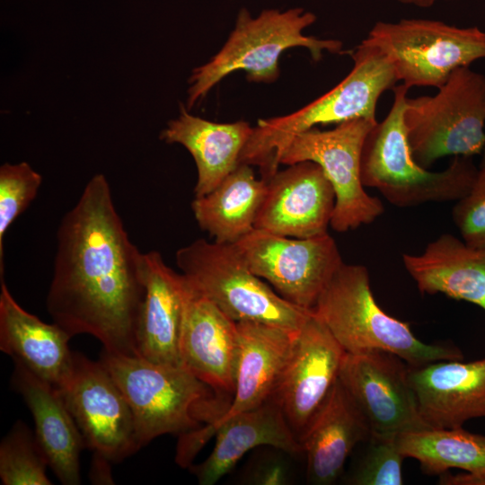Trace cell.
<instances>
[{"mask_svg":"<svg viewBox=\"0 0 485 485\" xmlns=\"http://www.w3.org/2000/svg\"><path fill=\"white\" fill-rule=\"evenodd\" d=\"M345 350L313 313L297 331L272 399L298 439L339 379Z\"/></svg>","mask_w":485,"mask_h":485,"instance_id":"obj_15","label":"cell"},{"mask_svg":"<svg viewBox=\"0 0 485 485\" xmlns=\"http://www.w3.org/2000/svg\"><path fill=\"white\" fill-rule=\"evenodd\" d=\"M339 379L371 431L401 434L430 428L422 419L409 379V366L384 351L346 353Z\"/></svg>","mask_w":485,"mask_h":485,"instance_id":"obj_14","label":"cell"},{"mask_svg":"<svg viewBox=\"0 0 485 485\" xmlns=\"http://www.w3.org/2000/svg\"><path fill=\"white\" fill-rule=\"evenodd\" d=\"M405 269L422 294H443L485 311V248L443 234L419 254L402 255Z\"/></svg>","mask_w":485,"mask_h":485,"instance_id":"obj_23","label":"cell"},{"mask_svg":"<svg viewBox=\"0 0 485 485\" xmlns=\"http://www.w3.org/2000/svg\"><path fill=\"white\" fill-rule=\"evenodd\" d=\"M143 254L129 239L106 177L95 174L57 228L46 298L53 322L72 337L92 335L107 351L136 355Z\"/></svg>","mask_w":485,"mask_h":485,"instance_id":"obj_1","label":"cell"},{"mask_svg":"<svg viewBox=\"0 0 485 485\" xmlns=\"http://www.w3.org/2000/svg\"><path fill=\"white\" fill-rule=\"evenodd\" d=\"M409 89L403 84L392 88L389 113L365 138L362 182L365 187L378 190L398 207L457 201L472 189L479 168L470 156H454L441 172H430L414 160L403 119Z\"/></svg>","mask_w":485,"mask_h":485,"instance_id":"obj_4","label":"cell"},{"mask_svg":"<svg viewBox=\"0 0 485 485\" xmlns=\"http://www.w3.org/2000/svg\"><path fill=\"white\" fill-rule=\"evenodd\" d=\"M236 329L239 349L232 401L212 424L179 436L177 453L186 462L193 461L221 423L271 399L298 331L250 321L236 322Z\"/></svg>","mask_w":485,"mask_h":485,"instance_id":"obj_13","label":"cell"},{"mask_svg":"<svg viewBox=\"0 0 485 485\" xmlns=\"http://www.w3.org/2000/svg\"><path fill=\"white\" fill-rule=\"evenodd\" d=\"M354 66L334 88L302 109L282 117L260 119L240 155L239 163L260 166L272 175L276 155L296 134L317 126L367 119L376 120L378 99L399 81L389 57L365 41L351 52Z\"/></svg>","mask_w":485,"mask_h":485,"instance_id":"obj_5","label":"cell"},{"mask_svg":"<svg viewBox=\"0 0 485 485\" xmlns=\"http://www.w3.org/2000/svg\"><path fill=\"white\" fill-rule=\"evenodd\" d=\"M112 463L104 457L93 454L91 464L89 476L93 483L97 484H111L113 479L111 477L110 464Z\"/></svg>","mask_w":485,"mask_h":485,"instance_id":"obj_32","label":"cell"},{"mask_svg":"<svg viewBox=\"0 0 485 485\" xmlns=\"http://www.w3.org/2000/svg\"><path fill=\"white\" fill-rule=\"evenodd\" d=\"M365 41L380 48L409 88H440L457 68L485 58V31L427 19L378 22Z\"/></svg>","mask_w":485,"mask_h":485,"instance_id":"obj_10","label":"cell"},{"mask_svg":"<svg viewBox=\"0 0 485 485\" xmlns=\"http://www.w3.org/2000/svg\"><path fill=\"white\" fill-rule=\"evenodd\" d=\"M377 120L356 119L330 130L313 128L294 136L276 155L272 174L279 164L312 161L322 169L335 193L331 221L342 233L373 223L384 211L383 202L366 192L361 179L365 138Z\"/></svg>","mask_w":485,"mask_h":485,"instance_id":"obj_9","label":"cell"},{"mask_svg":"<svg viewBox=\"0 0 485 485\" xmlns=\"http://www.w3.org/2000/svg\"><path fill=\"white\" fill-rule=\"evenodd\" d=\"M312 312L348 354L389 352L410 367L463 358L458 348L422 342L408 322L385 313L375 299L367 269L360 264L343 262Z\"/></svg>","mask_w":485,"mask_h":485,"instance_id":"obj_3","label":"cell"},{"mask_svg":"<svg viewBox=\"0 0 485 485\" xmlns=\"http://www.w3.org/2000/svg\"><path fill=\"white\" fill-rule=\"evenodd\" d=\"M265 180L267 191L255 228L293 238L328 233L335 193L319 164L299 162Z\"/></svg>","mask_w":485,"mask_h":485,"instance_id":"obj_16","label":"cell"},{"mask_svg":"<svg viewBox=\"0 0 485 485\" xmlns=\"http://www.w3.org/2000/svg\"><path fill=\"white\" fill-rule=\"evenodd\" d=\"M346 481L351 485H401L406 458L398 445V435L372 432Z\"/></svg>","mask_w":485,"mask_h":485,"instance_id":"obj_29","label":"cell"},{"mask_svg":"<svg viewBox=\"0 0 485 485\" xmlns=\"http://www.w3.org/2000/svg\"><path fill=\"white\" fill-rule=\"evenodd\" d=\"M452 218L466 244L485 248V167H479L472 189L454 204Z\"/></svg>","mask_w":485,"mask_h":485,"instance_id":"obj_31","label":"cell"},{"mask_svg":"<svg viewBox=\"0 0 485 485\" xmlns=\"http://www.w3.org/2000/svg\"><path fill=\"white\" fill-rule=\"evenodd\" d=\"M42 176L28 163H5L0 167V275L4 272V239L15 219L36 198Z\"/></svg>","mask_w":485,"mask_h":485,"instance_id":"obj_30","label":"cell"},{"mask_svg":"<svg viewBox=\"0 0 485 485\" xmlns=\"http://www.w3.org/2000/svg\"><path fill=\"white\" fill-rule=\"evenodd\" d=\"M72 336L56 322L47 323L23 309L1 278L0 349L60 390L70 379Z\"/></svg>","mask_w":485,"mask_h":485,"instance_id":"obj_20","label":"cell"},{"mask_svg":"<svg viewBox=\"0 0 485 485\" xmlns=\"http://www.w3.org/2000/svg\"><path fill=\"white\" fill-rule=\"evenodd\" d=\"M409 366L420 415L430 428H455L485 418V357Z\"/></svg>","mask_w":485,"mask_h":485,"instance_id":"obj_19","label":"cell"},{"mask_svg":"<svg viewBox=\"0 0 485 485\" xmlns=\"http://www.w3.org/2000/svg\"><path fill=\"white\" fill-rule=\"evenodd\" d=\"M482 157L479 167H485V148L481 154Z\"/></svg>","mask_w":485,"mask_h":485,"instance_id":"obj_34","label":"cell"},{"mask_svg":"<svg viewBox=\"0 0 485 485\" xmlns=\"http://www.w3.org/2000/svg\"><path fill=\"white\" fill-rule=\"evenodd\" d=\"M146 294L135 338L136 355L153 363L182 366L180 340L189 283L156 251L143 254Z\"/></svg>","mask_w":485,"mask_h":485,"instance_id":"obj_18","label":"cell"},{"mask_svg":"<svg viewBox=\"0 0 485 485\" xmlns=\"http://www.w3.org/2000/svg\"><path fill=\"white\" fill-rule=\"evenodd\" d=\"M238 349L236 322L189 283L180 340L182 366L231 402Z\"/></svg>","mask_w":485,"mask_h":485,"instance_id":"obj_17","label":"cell"},{"mask_svg":"<svg viewBox=\"0 0 485 485\" xmlns=\"http://www.w3.org/2000/svg\"><path fill=\"white\" fill-rule=\"evenodd\" d=\"M232 244L256 276L287 302L309 311L343 263L328 233L293 238L254 228Z\"/></svg>","mask_w":485,"mask_h":485,"instance_id":"obj_11","label":"cell"},{"mask_svg":"<svg viewBox=\"0 0 485 485\" xmlns=\"http://www.w3.org/2000/svg\"><path fill=\"white\" fill-rule=\"evenodd\" d=\"M11 385L24 400L35 425V436L48 467L64 485H78L80 454L84 446L81 432L59 391L13 360Z\"/></svg>","mask_w":485,"mask_h":485,"instance_id":"obj_21","label":"cell"},{"mask_svg":"<svg viewBox=\"0 0 485 485\" xmlns=\"http://www.w3.org/2000/svg\"><path fill=\"white\" fill-rule=\"evenodd\" d=\"M407 458L422 471L440 475L443 485H485V436L461 428H427L398 435Z\"/></svg>","mask_w":485,"mask_h":485,"instance_id":"obj_26","label":"cell"},{"mask_svg":"<svg viewBox=\"0 0 485 485\" xmlns=\"http://www.w3.org/2000/svg\"><path fill=\"white\" fill-rule=\"evenodd\" d=\"M397 1L403 4H410V5H414L418 7H430L437 0H397Z\"/></svg>","mask_w":485,"mask_h":485,"instance_id":"obj_33","label":"cell"},{"mask_svg":"<svg viewBox=\"0 0 485 485\" xmlns=\"http://www.w3.org/2000/svg\"><path fill=\"white\" fill-rule=\"evenodd\" d=\"M315 21L314 13L302 8L268 9L257 17L241 9L222 48L208 62L192 70L188 110L224 77L238 70L245 71L250 82H275L279 76V57L288 48H305L315 62L322 59L324 51L340 53L343 44L338 40L304 35V30Z\"/></svg>","mask_w":485,"mask_h":485,"instance_id":"obj_6","label":"cell"},{"mask_svg":"<svg viewBox=\"0 0 485 485\" xmlns=\"http://www.w3.org/2000/svg\"><path fill=\"white\" fill-rule=\"evenodd\" d=\"M266 191L267 181L241 163L209 193L195 197L191 209L201 230L216 242L232 244L255 228Z\"/></svg>","mask_w":485,"mask_h":485,"instance_id":"obj_27","label":"cell"},{"mask_svg":"<svg viewBox=\"0 0 485 485\" xmlns=\"http://www.w3.org/2000/svg\"><path fill=\"white\" fill-rule=\"evenodd\" d=\"M404 125L414 160L428 168L444 156L485 148V75L463 66L435 95L407 98Z\"/></svg>","mask_w":485,"mask_h":485,"instance_id":"obj_8","label":"cell"},{"mask_svg":"<svg viewBox=\"0 0 485 485\" xmlns=\"http://www.w3.org/2000/svg\"><path fill=\"white\" fill-rule=\"evenodd\" d=\"M48 460L33 433L16 421L0 444V479L4 485H51Z\"/></svg>","mask_w":485,"mask_h":485,"instance_id":"obj_28","label":"cell"},{"mask_svg":"<svg viewBox=\"0 0 485 485\" xmlns=\"http://www.w3.org/2000/svg\"><path fill=\"white\" fill-rule=\"evenodd\" d=\"M177 119L160 134L161 140L183 146L192 155L198 172L195 197L213 190L239 164L253 128L244 120L217 123L194 116L180 105Z\"/></svg>","mask_w":485,"mask_h":485,"instance_id":"obj_25","label":"cell"},{"mask_svg":"<svg viewBox=\"0 0 485 485\" xmlns=\"http://www.w3.org/2000/svg\"><path fill=\"white\" fill-rule=\"evenodd\" d=\"M215 436V446L208 457L190 466L200 485L215 484L257 446L270 445L290 454L303 453L299 439L272 398L226 419L217 427Z\"/></svg>","mask_w":485,"mask_h":485,"instance_id":"obj_24","label":"cell"},{"mask_svg":"<svg viewBox=\"0 0 485 485\" xmlns=\"http://www.w3.org/2000/svg\"><path fill=\"white\" fill-rule=\"evenodd\" d=\"M181 273L228 318L297 331L312 314L281 297L256 276L233 244L198 239L179 249Z\"/></svg>","mask_w":485,"mask_h":485,"instance_id":"obj_7","label":"cell"},{"mask_svg":"<svg viewBox=\"0 0 485 485\" xmlns=\"http://www.w3.org/2000/svg\"><path fill=\"white\" fill-rule=\"evenodd\" d=\"M58 391L93 454L119 463L140 449L130 407L100 360L74 351L72 375Z\"/></svg>","mask_w":485,"mask_h":485,"instance_id":"obj_12","label":"cell"},{"mask_svg":"<svg viewBox=\"0 0 485 485\" xmlns=\"http://www.w3.org/2000/svg\"><path fill=\"white\" fill-rule=\"evenodd\" d=\"M127 400L141 448L165 434L181 436L215 422L229 406L183 366L102 350L100 359Z\"/></svg>","mask_w":485,"mask_h":485,"instance_id":"obj_2","label":"cell"},{"mask_svg":"<svg viewBox=\"0 0 485 485\" xmlns=\"http://www.w3.org/2000/svg\"><path fill=\"white\" fill-rule=\"evenodd\" d=\"M371 434L366 418L340 379L300 437L307 460V480L330 485L342 475L345 463Z\"/></svg>","mask_w":485,"mask_h":485,"instance_id":"obj_22","label":"cell"}]
</instances>
